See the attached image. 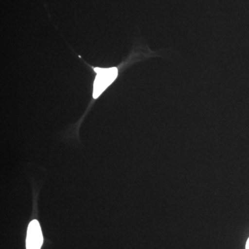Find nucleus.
I'll use <instances>...</instances> for the list:
<instances>
[{
	"label": "nucleus",
	"mask_w": 249,
	"mask_h": 249,
	"mask_svg": "<svg viewBox=\"0 0 249 249\" xmlns=\"http://www.w3.org/2000/svg\"><path fill=\"white\" fill-rule=\"evenodd\" d=\"M93 70L96 72V76L93 82V98L97 99L117 78L118 69L116 67H94Z\"/></svg>",
	"instance_id": "1"
},
{
	"label": "nucleus",
	"mask_w": 249,
	"mask_h": 249,
	"mask_svg": "<svg viewBox=\"0 0 249 249\" xmlns=\"http://www.w3.org/2000/svg\"><path fill=\"white\" fill-rule=\"evenodd\" d=\"M43 245V235L40 223L34 219L29 223L27 229L26 248L27 249H40Z\"/></svg>",
	"instance_id": "2"
},
{
	"label": "nucleus",
	"mask_w": 249,
	"mask_h": 249,
	"mask_svg": "<svg viewBox=\"0 0 249 249\" xmlns=\"http://www.w3.org/2000/svg\"><path fill=\"white\" fill-rule=\"evenodd\" d=\"M246 249H249V238L247 242V245H246Z\"/></svg>",
	"instance_id": "3"
}]
</instances>
